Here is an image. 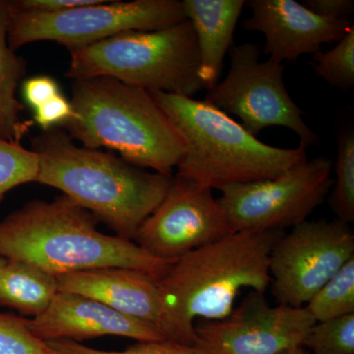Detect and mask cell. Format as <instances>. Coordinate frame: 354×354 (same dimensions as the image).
Here are the masks:
<instances>
[{"mask_svg": "<svg viewBox=\"0 0 354 354\" xmlns=\"http://www.w3.org/2000/svg\"><path fill=\"white\" fill-rule=\"evenodd\" d=\"M39 171V158L34 151L0 139V203L13 188L36 183Z\"/></svg>", "mask_w": 354, "mask_h": 354, "instance_id": "obj_22", "label": "cell"}, {"mask_svg": "<svg viewBox=\"0 0 354 354\" xmlns=\"http://www.w3.org/2000/svg\"><path fill=\"white\" fill-rule=\"evenodd\" d=\"M60 94L59 85L50 76L31 77L22 85L23 99L34 111Z\"/></svg>", "mask_w": 354, "mask_h": 354, "instance_id": "obj_27", "label": "cell"}, {"mask_svg": "<svg viewBox=\"0 0 354 354\" xmlns=\"http://www.w3.org/2000/svg\"><path fill=\"white\" fill-rule=\"evenodd\" d=\"M71 88L74 116L60 128L72 139L172 176L184 155L183 141L150 92L108 76L77 79Z\"/></svg>", "mask_w": 354, "mask_h": 354, "instance_id": "obj_3", "label": "cell"}, {"mask_svg": "<svg viewBox=\"0 0 354 354\" xmlns=\"http://www.w3.org/2000/svg\"><path fill=\"white\" fill-rule=\"evenodd\" d=\"M64 292L94 298L124 315L151 324L165 339L193 346L195 327L186 325L167 302L158 279L137 270L102 268L57 276Z\"/></svg>", "mask_w": 354, "mask_h": 354, "instance_id": "obj_13", "label": "cell"}, {"mask_svg": "<svg viewBox=\"0 0 354 354\" xmlns=\"http://www.w3.org/2000/svg\"><path fill=\"white\" fill-rule=\"evenodd\" d=\"M353 257L354 234L348 223L305 221L272 248V295L279 304L302 308Z\"/></svg>", "mask_w": 354, "mask_h": 354, "instance_id": "obj_10", "label": "cell"}, {"mask_svg": "<svg viewBox=\"0 0 354 354\" xmlns=\"http://www.w3.org/2000/svg\"><path fill=\"white\" fill-rule=\"evenodd\" d=\"M186 19L196 35L199 50V75L206 90L218 84L223 59L232 48V38L243 0H183Z\"/></svg>", "mask_w": 354, "mask_h": 354, "instance_id": "obj_16", "label": "cell"}, {"mask_svg": "<svg viewBox=\"0 0 354 354\" xmlns=\"http://www.w3.org/2000/svg\"><path fill=\"white\" fill-rule=\"evenodd\" d=\"M332 169L329 158L307 160L277 178L221 187L218 202L234 232H283L325 201Z\"/></svg>", "mask_w": 354, "mask_h": 354, "instance_id": "obj_9", "label": "cell"}, {"mask_svg": "<svg viewBox=\"0 0 354 354\" xmlns=\"http://www.w3.org/2000/svg\"><path fill=\"white\" fill-rule=\"evenodd\" d=\"M316 75L333 87L349 90L354 86V26L332 50L318 51L310 62Z\"/></svg>", "mask_w": 354, "mask_h": 354, "instance_id": "obj_21", "label": "cell"}, {"mask_svg": "<svg viewBox=\"0 0 354 354\" xmlns=\"http://www.w3.org/2000/svg\"><path fill=\"white\" fill-rule=\"evenodd\" d=\"M29 323L28 319L0 313V354H58L32 334Z\"/></svg>", "mask_w": 354, "mask_h": 354, "instance_id": "obj_24", "label": "cell"}, {"mask_svg": "<svg viewBox=\"0 0 354 354\" xmlns=\"http://www.w3.org/2000/svg\"><path fill=\"white\" fill-rule=\"evenodd\" d=\"M261 46H232L230 68L223 82L208 91L204 101L223 113L241 118L256 137L265 128L283 127L297 133L300 145L318 144V136L304 122V111L291 99L283 83V65L269 58L260 62Z\"/></svg>", "mask_w": 354, "mask_h": 354, "instance_id": "obj_8", "label": "cell"}, {"mask_svg": "<svg viewBox=\"0 0 354 354\" xmlns=\"http://www.w3.org/2000/svg\"><path fill=\"white\" fill-rule=\"evenodd\" d=\"M281 354H309L308 351L302 346H293L283 351Z\"/></svg>", "mask_w": 354, "mask_h": 354, "instance_id": "obj_29", "label": "cell"}, {"mask_svg": "<svg viewBox=\"0 0 354 354\" xmlns=\"http://www.w3.org/2000/svg\"><path fill=\"white\" fill-rule=\"evenodd\" d=\"M34 111V123H37L43 131L62 127L74 116L71 102L62 94L53 97Z\"/></svg>", "mask_w": 354, "mask_h": 354, "instance_id": "obj_26", "label": "cell"}, {"mask_svg": "<svg viewBox=\"0 0 354 354\" xmlns=\"http://www.w3.org/2000/svg\"><path fill=\"white\" fill-rule=\"evenodd\" d=\"M8 16V1L0 0V139L20 144L34 122L21 120L25 108L18 101L16 91L27 67L7 41Z\"/></svg>", "mask_w": 354, "mask_h": 354, "instance_id": "obj_18", "label": "cell"}, {"mask_svg": "<svg viewBox=\"0 0 354 354\" xmlns=\"http://www.w3.org/2000/svg\"><path fill=\"white\" fill-rule=\"evenodd\" d=\"M46 342L58 354H201L194 346H188L171 339L138 342L128 346L124 351H102L66 339Z\"/></svg>", "mask_w": 354, "mask_h": 354, "instance_id": "obj_25", "label": "cell"}, {"mask_svg": "<svg viewBox=\"0 0 354 354\" xmlns=\"http://www.w3.org/2000/svg\"><path fill=\"white\" fill-rule=\"evenodd\" d=\"M302 4L316 15L329 19H346L354 12L353 0H305Z\"/></svg>", "mask_w": 354, "mask_h": 354, "instance_id": "obj_28", "label": "cell"}, {"mask_svg": "<svg viewBox=\"0 0 354 354\" xmlns=\"http://www.w3.org/2000/svg\"><path fill=\"white\" fill-rule=\"evenodd\" d=\"M283 232H234L177 259L158 285L186 325L197 317L230 315L242 288L265 293L271 285L270 256Z\"/></svg>", "mask_w": 354, "mask_h": 354, "instance_id": "obj_5", "label": "cell"}, {"mask_svg": "<svg viewBox=\"0 0 354 354\" xmlns=\"http://www.w3.org/2000/svg\"><path fill=\"white\" fill-rule=\"evenodd\" d=\"M189 20L155 31H127L72 51L65 76H108L148 92L192 97L204 90Z\"/></svg>", "mask_w": 354, "mask_h": 354, "instance_id": "obj_6", "label": "cell"}, {"mask_svg": "<svg viewBox=\"0 0 354 354\" xmlns=\"http://www.w3.org/2000/svg\"><path fill=\"white\" fill-rule=\"evenodd\" d=\"M315 323L304 307L271 306L252 290L227 318L195 327L193 346L201 354H281L301 346Z\"/></svg>", "mask_w": 354, "mask_h": 354, "instance_id": "obj_12", "label": "cell"}, {"mask_svg": "<svg viewBox=\"0 0 354 354\" xmlns=\"http://www.w3.org/2000/svg\"><path fill=\"white\" fill-rule=\"evenodd\" d=\"M150 94L183 141L177 176L220 190L234 184L277 178L307 160L304 146L283 149L263 143L204 100Z\"/></svg>", "mask_w": 354, "mask_h": 354, "instance_id": "obj_4", "label": "cell"}, {"mask_svg": "<svg viewBox=\"0 0 354 354\" xmlns=\"http://www.w3.org/2000/svg\"><path fill=\"white\" fill-rule=\"evenodd\" d=\"M232 232L213 189L176 176L133 241L160 259L177 260Z\"/></svg>", "mask_w": 354, "mask_h": 354, "instance_id": "obj_11", "label": "cell"}, {"mask_svg": "<svg viewBox=\"0 0 354 354\" xmlns=\"http://www.w3.org/2000/svg\"><path fill=\"white\" fill-rule=\"evenodd\" d=\"M59 292L57 276L37 266L6 260L0 270V305L37 317Z\"/></svg>", "mask_w": 354, "mask_h": 354, "instance_id": "obj_17", "label": "cell"}, {"mask_svg": "<svg viewBox=\"0 0 354 354\" xmlns=\"http://www.w3.org/2000/svg\"><path fill=\"white\" fill-rule=\"evenodd\" d=\"M29 329L44 342H81L104 335L129 337L137 342L167 339L151 324L124 315L99 300L59 291L48 308L30 320Z\"/></svg>", "mask_w": 354, "mask_h": 354, "instance_id": "obj_15", "label": "cell"}, {"mask_svg": "<svg viewBox=\"0 0 354 354\" xmlns=\"http://www.w3.org/2000/svg\"><path fill=\"white\" fill-rule=\"evenodd\" d=\"M335 181L330 205L337 220L344 223L354 221V131L342 130L337 137Z\"/></svg>", "mask_w": 354, "mask_h": 354, "instance_id": "obj_20", "label": "cell"}, {"mask_svg": "<svg viewBox=\"0 0 354 354\" xmlns=\"http://www.w3.org/2000/svg\"><path fill=\"white\" fill-rule=\"evenodd\" d=\"M99 221L62 195L35 200L0 223V257L37 266L55 276L127 268L160 279L176 260L160 259L134 241L97 230Z\"/></svg>", "mask_w": 354, "mask_h": 354, "instance_id": "obj_1", "label": "cell"}, {"mask_svg": "<svg viewBox=\"0 0 354 354\" xmlns=\"http://www.w3.org/2000/svg\"><path fill=\"white\" fill-rule=\"evenodd\" d=\"M32 151L39 158L36 183L62 191L128 241H133L174 180L113 153L77 146L60 127L32 138Z\"/></svg>", "mask_w": 354, "mask_h": 354, "instance_id": "obj_2", "label": "cell"}, {"mask_svg": "<svg viewBox=\"0 0 354 354\" xmlns=\"http://www.w3.org/2000/svg\"><path fill=\"white\" fill-rule=\"evenodd\" d=\"M184 20L183 2L178 0H101L50 14L13 12L9 9L7 41L13 50L35 41H51L72 53L120 32L155 31Z\"/></svg>", "mask_w": 354, "mask_h": 354, "instance_id": "obj_7", "label": "cell"}, {"mask_svg": "<svg viewBox=\"0 0 354 354\" xmlns=\"http://www.w3.org/2000/svg\"><path fill=\"white\" fill-rule=\"evenodd\" d=\"M252 11L244 29L264 34L265 55L283 64L315 55L322 44L337 43L353 27L348 19H329L311 12L295 0H249Z\"/></svg>", "mask_w": 354, "mask_h": 354, "instance_id": "obj_14", "label": "cell"}, {"mask_svg": "<svg viewBox=\"0 0 354 354\" xmlns=\"http://www.w3.org/2000/svg\"><path fill=\"white\" fill-rule=\"evenodd\" d=\"M6 260L3 259V258L0 257V270L2 269V267H3L4 264H6Z\"/></svg>", "mask_w": 354, "mask_h": 354, "instance_id": "obj_30", "label": "cell"}, {"mask_svg": "<svg viewBox=\"0 0 354 354\" xmlns=\"http://www.w3.org/2000/svg\"><path fill=\"white\" fill-rule=\"evenodd\" d=\"M304 308L316 323L354 314V257L321 288Z\"/></svg>", "mask_w": 354, "mask_h": 354, "instance_id": "obj_19", "label": "cell"}, {"mask_svg": "<svg viewBox=\"0 0 354 354\" xmlns=\"http://www.w3.org/2000/svg\"><path fill=\"white\" fill-rule=\"evenodd\" d=\"M301 346L312 354H354V314L314 324Z\"/></svg>", "mask_w": 354, "mask_h": 354, "instance_id": "obj_23", "label": "cell"}]
</instances>
